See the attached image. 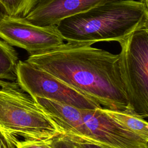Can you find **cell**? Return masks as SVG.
I'll use <instances>...</instances> for the list:
<instances>
[{"label": "cell", "mask_w": 148, "mask_h": 148, "mask_svg": "<svg viewBox=\"0 0 148 148\" xmlns=\"http://www.w3.org/2000/svg\"><path fill=\"white\" fill-rule=\"evenodd\" d=\"M83 94L101 108L125 110L128 101L119 69V54L83 43H64L27 60Z\"/></svg>", "instance_id": "6da1fadb"}, {"label": "cell", "mask_w": 148, "mask_h": 148, "mask_svg": "<svg viewBox=\"0 0 148 148\" xmlns=\"http://www.w3.org/2000/svg\"><path fill=\"white\" fill-rule=\"evenodd\" d=\"M56 27L67 42H119L135 31L148 28V5L134 0L110 2L66 18Z\"/></svg>", "instance_id": "7a4b0ae2"}, {"label": "cell", "mask_w": 148, "mask_h": 148, "mask_svg": "<svg viewBox=\"0 0 148 148\" xmlns=\"http://www.w3.org/2000/svg\"><path fill=\"white\" fill-rule=\"evenodd\" d=\"M0 131L24 140L47 141L60 135L38 103L16 81H0Z\"/></svg>", "instance_id": "3957f363"}, {"label": "cell", "mask_w": 148, "mask_h": 148, "mask_svg": "<svg viewBox=\"0 0 148 148\" xmlns=\"http://www.w3.org/2000/svg\"><path fill=\"white\" fill-rule=\"evenodd\" d=\"M119 69L128 109L148 117V28L119 42Z\"/></svg>", "instance_id": "277c9868"}, {"label": "cell", "mask_w": 148, "mask_h": 148, "mask_svg": "<svg viewBox=\"0 0 148 148\" xmlns=\"http://www.w3.org/2000/svg\"><path fill=\"white\" fill-rule=\"evenodd\" d=\"M16 81L23 90L32 98L38 97L52 99L83 110L101 108L53 75L26 61L19 60Z\"/></svg>", "instance_id": "5b68a950"}, {"label": "cell", "mask_w": 148, "mask_h": 148, "mask_svg": "<svg viewBox=\"0 0 148 148\" xmlns=\"http://www.w3.org/2000/svg\"><path fill=\"white\" fill-rule=\"evenodd\" d=\"M0 39L13 47L26 50L29 56L48 53L65 41L56 26L39 27L24 18L11 16L0 23Z\"/></svg>", "instance_id": "8992f818"}, {"label": "cell", "mask_w": 148, "mask_h": 148, "mask_svg": "<svg viewBox=\"0 0 148 148\" xmlns=\"http://www.w3.org/2000/svg\"><path fill=\"white\" fill-rule=\"evenodd\" d=\"M99 108L82 110L84 121L94 142L110 148H148V142L102 113Z\"/></svg>", "instance_id": "52a82bcc"}, {"label": "cell", "mask_w": 148, "mask_h": 148, "mask_svg": "<svg viewBox=\"0 0 148 148\" xmlns=\"http://www.w3.org/2000/svg\"><path fill=\"white\" fill-rule=\"evenodd\" d=\"M60 135L77 143H95L87 127L82 110L74 106L41 97L32 98Z\"/></svg>", "instance_id": "ba28073f"}, {"label": "cell", "mask_w": 148, "mask_h": 148, "mask_svg": "<svg viewBox=\"0 0 148 148\" xmlns=\"http://www.w3.org/2000/svg\"><path fill=\"white\" fill-rule=\"evenodd\" d=\"M116 1L118 0H39L24 18L39 27L56 26L66 18Z\"/></svg>", "instance_id": "9c48e42d"}, {"label": "cell", "mask_w": 148, "mask_h": 148, "mask_svg": "<svg viewBox=\"0 0 148 148\" xmlns=\"http://www.w3.org/2000/svg\"><path fill=\"white\" fill-rule=\"evenodd\" d=\"M99 110L123 128L148 142V123L145 118L128 108L119 110L100 108Z\"/></svg>", "instance_id": "30bf717a"}, {"label": "cell", "mask_w": 148, "mask_h": 148, "mask_svg": "<svg viewBox=\"0 0 148 148\" xmlns=\"http://www.w3.org/2000/svg\"><path fill=\"white\" fill-rule=\"evenodd\" d=\"M18 56L14 47L0 39V81H16Z\"/></svg>", "instance_id": "8fae6325"}, {"label": "cell", "mask_w": 148, "mask_h": 148, "mask_svg": "<svg viewBox=\"0 0 148 148\" xmlns=\"http://www.w3.org/2000/svg\"><path fill=\"white\" fill-rule=\"evenodd\" d=\"M39 0H0L9 16L25 18L35 8Z\"/></svg>", "instance_id": "7c38bea8"}, {"label": "cell", "mask_w": 148, "mask_h": 148, "mask_svg": "<svg viewBox=\"0 0 148 148\" xmlns=\"http://www.w3.org/2000/svg\"><path fill=\"white\" fill-rule=\"evenodd\" d=\"M16 148H54L51 143V140H17L16 143Z\"/></svg>", "instance_id": "4fadbf2b"}, {"label": "cell", "mask_w": 148, "mask_h": 148, "mask_svg": "<svg viewBox=\"0 0 148 148\" xmlns=\"http://www.w3.org/2000/svg\"><path fill=\"white\" fill-rule=\"evenodd\" d=\"M51 143L54 148H81L77 142L61 135L51 139Z\"/></svg>", "instance_id": "5bb4252c"}, {"label": "cell", "mask_w": 148, "mask_h": 148, "mask_svg": "<svg viewBox=\"0 0 148 148\" xmlns=\"http://www.w3.org/2000/svg\"><path fill=\"white\" fill-rule=\"evenodd\" d=\"M17 138L8 136L0 131V148H16Z\"/></svg>", "instance_id": "9a60e30c"}, {"label": "cell", "mask_w": 148, "mask_h": 148, "mask_svg": "<svg viewBox=\"0 0 148 148\" xmlns=\"http://www.w3.org/2000/svg\"><path fill=\"white\" fill-rule=\"evenodd\" d=\"M81 148H110L103 145L100 143H90V142H82L77 143Z\"/></svg>", "instance_id": "2e32d148"}, {"label": "cell", "mask_w": 148, "mask_h": 148, "mask_svg": "<svg viewBox=\"0 0 148 148\" xmlns=\"http://www.w3.org/2000/svg\"><path fill=\"white\" fill-rule=\"evenodd\" d=\"M8 16H9L6 10L3 5L0 2V23Z\"/></svg>", "instance_id": "e0dca14e"}, {"label": "cell", "mask_w": 148, "mask_h": 148, "mask_svg": "<svg viewBox=\"0 0 148 148\" xmlns=\"http://www.w3.org/2000/svg\"><path fill=\"white\" fill-rule=\"evenodd\" d=\"M138 1H139L140 2L144 3L146 5H147V0H138Z\"/></svg>", "instance_id": "ac0fdd59"}]
</instances>
